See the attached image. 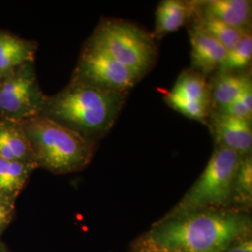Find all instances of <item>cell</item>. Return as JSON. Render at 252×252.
Returning a JSON list of instances; mask_svg holds the SVG:
<instances>
[{
  "label": "cell",
  "mask_w": 252,
  "mask_h": 252,
  "mask_svg": "<svg viewBox=\"0 0 252 252\" xmlns=\"http://www.w3.org/2000/svg\"><path fill=\"white\" fill-rule=\"evenodd\" d=\"M128 95L71 78L62 90L47 95L40 115L99 144L115 126Z\"/></svg>",
  "instance_id": "cell-2"
},
{
  "label": "cell",
  "mask_w": 252,
  "mask_h": 252,
  "mask_svg": "<svg viewBox=\"0 0 252 252\" xmlns=\"http://www.w3.org/2000/svg\"><path fill=\"white\" fill-rule=\"evenodd\" d=\"M163 99L181 115L207 126L210 99L208 77L204 74L190 67L183 70Z\"/></svg>",
  "instance_id": "cell-8"
},
{
  "label": "cell",
  "mask_w": 252,
  "mask_h": 252,
  "mask_svg": "<svg viewBox=\"0 0 252 252\" xmlns=\"http://www.w3.org/2000/svg\"><path fill=\"white\" fill-rule=\"evenodd\" d=\"M196 13V0H163L155 10L153 35L158 42L164 36L187 27Z\"/></svg>",
  "instance_id": "cell-12"
},
{
  "label": "cell",
  "mask_w": 252,
  "mask_h": 252,
  "mask_svg": "<svg viewBox=\"0 0 252 252\" xmlns=\"http://www.w3.org/2000/svg\"><path fill=\"white\" fill-rule=\"evenodd\" d=\"M15 213V201L0 194V235L10 224Z\"/></svg>",
  "instance_id": "cell-21"
},
{
  "label": "cell",
  "mask_w": 252,
  "mask_h": 252,
  "mask_svg": "<svg viewBox=\"0 0 252 252\" xmlns=\"http://www.w3.org/2000/svg\"><path fill=\"white\" fill-rule=\"evenodd\" d=\"M200 14L241 31H252V2L249 0H196Z\"/></svg>",
  "instance_id": "cell-11"
},
{
  "label": "cell",
  "mask_w": 252,
  "mask_h": 252,
  "mask_svg": "<svg viewBox=\"0 0 252 252\" xmlns=\"http://www.w3.org/2000/svg\"><path fill=\"white\" fill-rule=\"evenodd\" d=\"M71 78L125 94H130L140 81L135 73L118 63L89 38L82 46Z\"/></svg>",
  "instance_id": "cell-7"
},
{
  "label": "cell",
  "mask_w": 252,
  "mask_h": 252,
  "mask_svg": "<svg viewBox=\"0 0 252 252\" xmlns=\"http://www.w3.org/2000/svg\"><path fill=\"white\" fill-rule=\"evenodd\" d=\"M240 157L234 151L215 146L204 171L180 202L162 218L231 207L233 181Z\"/></svg>",
  "instance_id": "cell-5"
},
{
  "label": "cell",
  "mask_w": 252,
  "mask_h": 252,
  "mask_svg": "<svg viewBox=\"0 0 252 252\" xmlns=\"http://www.w3.org/2000/svg\"><path fill=\"white\" fill-rule=\"evenodd\" d=\"M46 97L37 81L35 61L24 63L0 80V119L22 123L39 115Z\"/></svg>",
  "instance_id": "cell-6"
},
{
  "label": "cell",
  "mask_w": 252,
  "mask_h": 252,
  "mask_svg": "<svg viewBox=\"0 0 252 252\" xmlns=\"http://www.w3.org/2000/svg\"><path fill=\"white\" fill-rule=\"evenodd\" d=\"M191 22L195 23L200 28L207 32L209 36L216 39L220 44H221L225 48L227 52L232 50L247 33L252 32L241 31L229 27L217 19L200 14L197 12V9L195 16Z\"/></svg>",
  "instance_id": "cell-18"
},
{
  "label": "cell",
  "mask_w": 252,
  "mask_h": 252,
  "mask_svg": "<svg viewBox=\"0 0 252 252\" xmlns=\"http://www.w3.org/2000/svg\"><path fill=\"white\" fill-rule=\"evenodd\" d=\"M252 207V153L241 155L234 174L231 207L250 212Z\"/></svg>",
  "instance_id": "cell-17"
},
{
  "label": "cell",
  "mask_w": 252,
  "mask_h": 252,
  "mask_svg": "<svg viewBox=\"0 0 252 252\" xmlns=\"http://www.w3.org/2000/svg\"><path fill=\"white\" fill-rule=\"evenodd\" d=\"M0 158L37 166L32 147L22 123L0 119Z\"/></svg>",
  "instance_id": "cell-14"
},
{
  "label": "cell",
  "mask_w": 252,
  "mask_h": 252,
  "mask_svg": "<svg viewBox=\"0 0 252 252\" xmlns=\"http://www.w3.org/2000/svg\"><path fill=\"white\" fill-rule=\"evenodd\" d=\"M0 252H9L6 248H5V246L4 245H2V244H0Z\"/></svg>",
  "instance_id": "cell-24"
},
{
  "label": "cell",
  "mask_w": 252,
  "mask_h": 252,
  "mask_svg": "<svg viewBox=\"0 0 252 252\" xmlns=\"http://www.w3.org/2000/svg\"><path fill=\"white\" fill-rule=\"evenodd\" d=\"M252 229L251 212L213 208L162 218L140 238L179 252H223L235 240L252 234Z\"/></svg>",
  "instance_id": "cell-1"
},
{
  "label": "cell",
  "mask_w": 252,
  "mask_h": 252,
  "mask_svg": "<svg viewBox=\"0 0 252 252\" xmlns=\"http://www.w3.org/2000/svg\"><path fill=\"white\" fill-rule=\"evenodd\" d=\"M215 111H221L231 116L252 122V87L245 91L237 99L225 108Z\"/></svg>",
  "instance_id": "cell-20"
},
{
  "label": "cell",
  "mask_w": 252,
  "mask_h": 252,
  "mask_svg": "<svg viewBox=\"0 0 252 252\" xmlns=\"http://www.w3.org/2000/svg\"><path fill=\"white\" fill-rule=\"evenodd\" d=\"M188 27L190 41V68L210 77L225 59L227 51L193 22Z\"/></svg>",
  "instance_id": "cell-10"
},
{
  "label": "cell",
  "mask_w": 252,
  "mask_h": 252,
  "mask_svg": "<svg viewBox=\"0 0 252 252\" xmlns=\"http://www.w3.org/2000/svg\"><path fill=\"white\" fill-rule=\"evenodd\" d=\"M210 111L220 110L237 99L252 87L251 70L245 72H217L208 77Z\"/></svg>",
  "instance_id": "cell-13"
},
{
  "label": "cell",
  "mask_w": 252,
  "mask_h": 252,
  "mask_svg": "<svg viewBox=\"0 0 252 252\" xmlns=\"http://www.w3.org/2000/svg\"><path fill=\"white\" fill-rule=\"evenodd\" d=\"M252 123L221 111H210L207 126L215 146L245 155L252 153Z\"/></svg>",
  "instance_id": "cell-9"
},
{
  "label": "cell",
  "mask_w": 252,
  "mask_h": 252,
  "mask_svg": "<svg viewBox=\"0 0 252 252\" xmlns=\"http://www.w3.org/2000/svg\"><path fill=\"white\" fill-rule=\"evenodd\" d=\"M132 252H179L176 251L168 250L165 248H162L156 246L154 244L148 242L142 238H139L136 243L134 245V250Z\"/></svg>",
  "instance_id": "cell-23"
},
{
  "label": "cell",
  "mask_w": 252,
  "mask_h": 252,
  "mask_svg": "<svg viewBox=\"0 0 252 252\" xmlns=\"http://www.w3.org/2000/svg\"><path fill=\"white\" fill-rule=\"evenodd\" d=\"M252 59V32L247 33L234 48L227 52L219 72H245L251 70Z\"/></svg>",
  "instance_id": "cell-19"
},
{
  "label": "cell",
  "mask_w": 252,
  "mask_h": 252,
  "mask_svg": "<svg viewBox=\"0 0 252 252\" xmlns=\"http://www.w3.org/2000/svg\"><path fill=\"white\" fill-rule=\"evenodd\" d=\"M36 168L38 167L35 164L0 158V194L16 201Z\"/></svg>",
  "instance_id": "cell-16"
},
{
  "label": "cell",
  "mask_w": 252,
  "mask_h": 252,
  "mask_svg": "<svg viewBox=\"0 0 252 252\" xmlns=\"http://www.w3.org/2000/svg\"><path fill=\"white\" fill-rule=\"evenodd\" d=\"M3 76H4V75H2V74H1V73H0V80H1V79H2V77H3Z\"/></svg>",
  "instance_id": "cell-25"
},
{
  "label": "cell",
  "mask_w": 252,
  "mask_h": 252,
  "mask_svg": "<svg viewBox=\"0 0 252 252\" xmlns=\"http://www.w3.org/2000/svg\"><path fill=\"white\" fill-rule=\"evenodd\" d=\"M22 126L38 168L54 174L83 170L99 145L40 114L22 122Z\"/></svg>",
  "instance_id": "cell-3"
},
{
  "label": "cell",
  "mask_w": 252,
  "mask_h": 252,
  "mask_svg": "<svg viewBox=\"0 0 252 252\" xmlns=\"http://www.w3.org/2000/svg\"><path fill=\"white\" fill-rule=\"evenodd\" d=\"M37 43L0 30V73L5 75L20 65L35 61Z\"/></svg>",
  "instance_id": "cell-15"
},
{
  "label": "cell",
  "mask_w": 252,
  "mask_h": 252,
  "mask_svg": "<svg viewBox=\"0 0 252 252\" xmlns=\"http://www.w3.org/2000/svg\"><path fill=\"white\" fill-rule=\"evenodd\" d=\"M89 39L101 47L118 63L141 80L155 65L158 42L143 27L122 19L103 18Z\"/></svg>",
  "instance_id": "cell-4"
},
{
  "label": "cell",
  "mask_w": 252,
  "mask_h": 252,
  "mask_svg": "<svg viewBox=\"0 0 252 252\" xmlns=\"http://www.w3.org/2000/svg\"><path fill=\"white\" fill-rule=\"evenodd\" d=\"M223 252H252V234L235 240Z\"/></svg>",
  "instance_id": "cell-22"
}]
</instances>
